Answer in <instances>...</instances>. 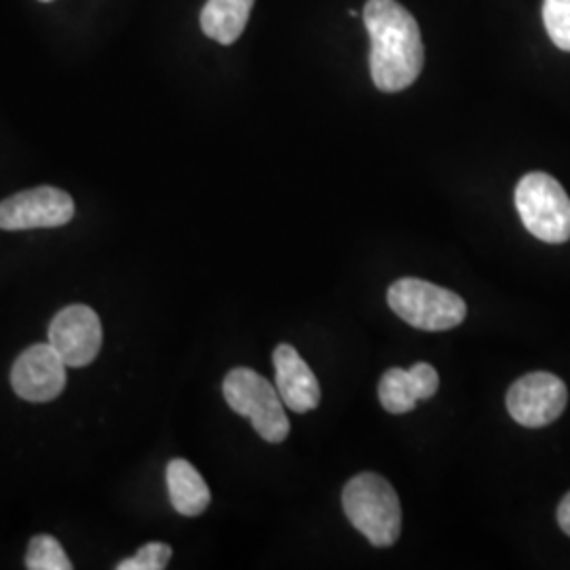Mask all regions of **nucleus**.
<instances>
[{"mask_svg":"<svg viewBox=\"0 0 570 570\" xmlns=\"http://www.w3.org/2000/svg\"><path fill=\"white\" fill-rule=\"evenodd\" d=\"M364 23L372 41V81L385 94L404 91L419 79L425 63L419 23L395 0H367Z\"/></svg>","mask_w":570,"mask_h":570,"instance_id":"f257e3e1","label":"nucleus"},{"mask_svg":"<svg viewBox=\"0 0 570 570\" xmlns=\"http://www.w3.org/2000/svg\"><path fill=\"white\" fill-rule=\"evenodd\" d=\"M543 21L553 45L570 51V0H546Z\"/></svg>","mask_w":570,"mask_h":570,"instance_id":"2eb2a0df","label":"nucleus"},{"mask_svg":"<svg viewBox=\"0 0 570 570\" xmlns=\"http://www.w3.org/2000/svg\"><path fill=\"white\" fill-rule=\"evenodd\" d=\"M569 402L567 385L550 372H532L508 391L511 419L522 428H546L562 416Z\"/></svg>","mask_w":570,"mask_h":570,"instance_id":"423d86ee","label":"nucleus"},{"mask_svg":"<svg viewBox=\"0 0 570 570\" xmlns=\"http://www.w3.org/2000/svg\"><path fill=\"white\" fill-rule=\"evenodd\" d=\"M165 478H167L169 501L178 513L195 518L209 508V501H212L209 487L205 484L204 475L188 461L184 459L169 461Z\"/></svg>","mask_w":570,"mask_h":570,"instance_id":"f8f14e48","label":"nucleus"},{"mask_svg":"<svg viewBox=\"0 0 570 570\" xmlns=\"http://www.w3.org/2000/svg\"><path fill=\"white\" fill-rule=\"evenodd\" d=\"M26 569L30 570H72L60 541L51 534H37L26 553Z\"/></svg>","mask_w":570,"mask_h":570,"instance_id":"4468645a","label":"nucleus"},{"mask_svg":"<svg viewBox=\"0 0 570 570\" xmlns=\"http://www.w3.org/2000/svg\"><path fill=\"white\" fill-rule=\"evenodd\" d=\"M275 385L285 406L298 414L311 412L320 406L322 389L301 353L292 345H279L273 353Z\"/></svg>","mask_w":570,"mask_h":570,"instance_id":"9b49d317","label":"nucleus"},{"mask_svg":"<svg viewBox=\"0 0 570 570\" xmlns=\"http://www.w3.org/2000/svg\"><path fill=\"white\" fill-rule=\"evenodd\" d=\"M440 387L438 370L419 362L410 370L391 367L379 383V400L391 414H406L423 400H431Z\"/></svg>","mask_w":570,"mask_h":570,"instance_id":"9d476101","label":"nucleus"},{"mask_svg":"<svg viewBox=\"0 0 570 570\" xmlns=\"http://www.w3.org/2000/svg\"><path fill=\"white\" fill-rule=\"evenodd\" d=\"M75 218L72 197L56 186H39L21 190L0 204L2 230L58 228Z\"/></svg>","mask_w":570,"mask_h":570,"instance_id":"0eeeda50","label":"nucleus"},{"mask_svg":"<svg viewBox=\"0 0 570 570\" xmlns=\"http://www.w3.org/2000/svg\"><path fill=\"white\" fill-rule=\"evenodd\" d=\"M348 522L376 548H389L402 532V505L397 492L379 473H360L343 490Z\"/></svg>","mask_w":570,"mask_h":570,"instance_id":"f03ea898","label":"nucleus"},{"mask_svg":"<svg viewBox=\"0 0 570 570\" xmlns=\"http://www.w3.org/2000/svg\"><path fill=\"white\" fill-rule=\"evenodd\" d=\"M389 306L407 326L425 332H444L461 326L468 317L465 301L446 287L425 279L404 277L389 287Z\"/></svg>","mask_w":570,"mask_h":570,"instance_id":"7ed1b4c3","label":"nucleus"},{"mask_svg":"<svg viewBox=\"0 0 570 570\" xmlns=\"http://www.w3.org/2000/svg\"><path fill=\"white\" fill-rule=\"evenodd\" d=\"M254 0H207L202 11L205 37L220 45H233L249 20Z\"/></svg>","mask_w":570,"mask_h":570,"instance_id":"ddd939ff","label":"nucleus"},{"mask_svg":"<svg viewBox=\"0 0 570 570\" xmlns=\"http://www.w3.org/2000/svg\"><path fill=\"white\" fill-rule=\"evenodd\" d=\"M66 367L60 353L49 343L28 346L13 364L11 385L21 400L45 404L66 389Z\"/></svg>","mask_w":570,"mask_h":570,"instance_id":"1a4fd4ad","label":"nucleus"},{"mask_svg":"<svg viewBox=\"0 0 570 570\" xmlns=\"http://www.w3.org/2000/svg\"><path fill=\"white\" fill-rule=\"evenodd\" d=\"M171 560V548L165 543H146L140 551L121 564H117L119 570H164L167 569Z\"/></svg>","mask_w":570,"mask_h":570,"instance_id":"dca6fc26","label":"nucleus"},{"mask_svg":"<svg viewBox=\"0 0 570 570\" xmlns=\"http://www.w3.org/2000/svg\"><path fill=\"white\" fill-rule=\"evenodd\" d=\"M223 391L226 404L247 416L265 442L282 444L289 435L284 400L265 376L249 367H235L226 374Z\"/></svg>","mask_w":570,"mask_h":570,"instance_id":"20e7f679","label":"nucleus"},{"mask_svg":"<svg viewBox=\"0 0 570 570\" xmlns=\"http://www.w3.org/2000/svg\"><path fill=\"white\" fill-rule=\"evenodd\" d=\"M49 345L60 353L66 366H89L102 348V324L87 305L61 308L49 326Z\"/></svg>","mask_w":570,"mask_h":570,"instance_id":"6e6552de","label":"nucleus"},{"mask_svg":"<svg viewBox=\"0 0 570 570\" xmlns=\"http://www.w3.org/2000/svg\"><path fill=\"white\" fill-rule=\"evenodd\" d=\"M41 2H53V0H41Z\"/></svg>","mask_w":570,"mask_h":570,"instance_id":"a211bd4d","label":"nucleus"},{"mask_svg":"<svg viewBox=\"0 0 570 570\" xmlns=\"http://www.w3.org/2000/svg\"><path fill=\"white\" fill-rule=\"evenodd\" d=\"M515 207L530 235L546 244L570 239V197L550 174L532 171L515 186Z\"/></svg>","mask_w":570,"mask_h":570,"instance_id":"39448f33","label":"nucleus"},{"mask_svg":"<svg viewBox=\"0 0 570 570\" xmlns=\"http://www.w3.org/2000/svg\"><path fill=\"white\" fill-rule=\"evenodd\" d=\"M558 524L570 537V492L562 499V503L558 508Z\"/></svg>","mask_w":570,"mask_h":570,"instance_id":"f3484780","label":"nucleus"}]
</instances>
